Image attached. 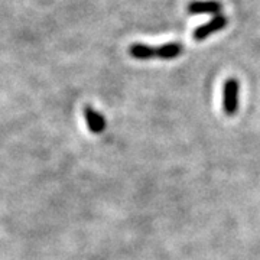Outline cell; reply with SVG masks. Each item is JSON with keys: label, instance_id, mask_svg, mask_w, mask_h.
<instances>
[{"label": "cell", "instance_id": "6da1fadb", "mask_svg": "<svg viewBox=\"0 0 260 260\" xmlns=\"http://www.w3.org/2000/svg\"><path fill=\"white\" fill-rule=\"evenodd\" d=\"M184 47L178 42H169L164 44L160 47H149L145 44H133L129 48V54L135 59L146 61L152 58H159V59H174L182 54Z\"/></svg>", "mask_w": 260, "mask_h": 260}, {"label": "cell", "instance_id": "3957f363", "mask_svg": "<svg viewBox=\"0 0 260 260\" xmlns=\"http://www.w3.org/2000/svg\"><path fill=\"white\" fill-rule=\"evenodd\" d=\"M227 25H229V18L225 15L218 13V15L213 16L210 22H207V23H204V25H201V26H198V28L195 29L194 32H192V38H194L197 42H203L204 39L211 37L213 34L220 32Z\"/></svg>", "mask_w": 260, "mask_h": 260}, {"label": "cell", "instance_id": "5b68a950", "mask_svg": "<svg viewBox=\"0 0 260 260\" xmlns=\"http://www.w3.org/2000/svg\"><path fill=\"white\" fill-rule=\"evenodd\" d=\"M83 113L84 119L87 121V126H88V129H90L91 133H94V135H100V133H103V132L106 130L107 123H106V119H104V116H103L102 113L94 110L91 106H85Z\"/></svg>", "mask_w": 260, "mask_h": 260}, {"label": "cell", "instance_id": "7a4b0ae2", "mask_svg": "<svg viewBox=\"0 0 260 260\" xmlns=\"http://www.w3.org/2000/svg\"><path fill=\"white\" fill-rule=\"evenodd\" d=\"M240 83L236 78H229L223 85V110L227 116H234L239 110Z\"/></svg>", "mask_w": 260, "mask_h": 260}, {"label": "cell", "instance_id": "277c9868", "mask_svg": "<svg viewBox=\"0 0 260 260\" xmlns=\"http://www.w3.org/2000/svg\"><path fill=\"white\" fill-rule=\"evenodd\" d=\"M223 9L221 2L218 0H194L186 6V12L189 15H218Z\"/></svg>", "mask_w": 260, "mask_h": 260}]
</instances>
